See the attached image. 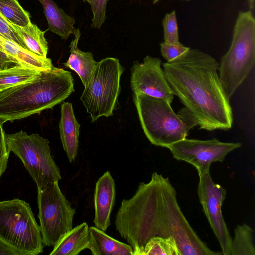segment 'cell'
<instances>
[{"instance_id":"obj_14","label":"cell","mask_w":255,"mask_h":255,"mask_svg":"<svg viewBox=\"0 0 255 255\" xmlns=\"http://www.w3.org/2000/svg\"><path fill=\"white\" fill-rule=\"evenodd\" d=\"M60 139L70 162L75 159L78 149L80 125L76 120L72 104L63 102L59 122Z\"/></svg>"},{"instance_id":"obj_5","label":"cell","mask_w":255,"mask_h":255,"mask_svg":"<svg viewBox=\"0 0 255 255\" xmlns=\"http://www.w3.org/2000/svg\"><path fill=\"white\" fill-rule=\"evenodd\" d=\"M255 61V19L250 10L240 11L231 46L218 67L219 79L229 100L249 74Z\"/></svg>"},{"instance_id":"obj_4","label":"cell","mask_w":255,"mask_h":255,"mask_svg":"<svg viewBox=\"0 0 255 255\" xmlns=\"http://www.w3.org/2000/svg\"><path fill=\"white\" fill-rule=\"evenodd\" d=\"M133 100L144 134L155 146L168 148L186 138L188 131L198 125L185 107L175 113L167 101L143 93H133Z\"/></svg>"},{"instance_id":"obj_28","label":"cell","mask_w":255,"mask_h":255,"mask_svg":"<svg viewBox=\"0 0 255 255\" xmlns=\"http://www.w3.org/2000/svg\"><path fill=\"white\" fill-rule=\"evenodd\" d=\"M3 124L0 121V180L7 168L10 153L7 145Z\"/></svg>"},{"instance_id":"obj_3","label":"cell","mask_w":255,"mask_h":255,"mask_svg":"<svg viewBox=\"0 0 255 255\" xmlns=\"http://www.w3.org/2000/svg\"><path fill=\"white\" fill-rule=\"evenodd\" d=\"M74 91L71 72L53 66L33 79L0 91V121L12 122L51 109Z\"/></svg>"},{"instance_id":"obj_25","label":"cell","mask_w":255,"mask_h":255,"mask_svg":"<svg viewBox=\"0 0 255 255\" xmlns=\"http://www.w3.org/2000/svg\"><path fill=\"white\" fill-rule=\"evenodd\" d=\"M165 42L180 44L176 12L173 11L165 15L162 20Z\"/></svg>"},{"instance_id":"obj_31","label":"cell","mask_w":255,"mask_h":255,"mask_svg":"<svg viewBox=\"0 0 255 255\" xmlns=\"http://www.w3.org/2000/svg\"><path fill=\"white\" fill-rule=\"evenodd\" d=\"M0 255H18L12 248L0 240Z\"/></svg>"},{"instance_id":"obj_7","label":"cell","mask_w":255,"mask_h":255,"mask_svg":"<svg viewBox=\"0 0 255 255\" xmlns=\"http://www.w3.org/2000/svg\"><path fill=\"white\" fill-rule=\"evenodd\" d=\"M124 70L115 58L107 57L98 62L80 97L92 122L102 116L113 115L118 105Z\"/></svg>"},{"instance_id":"obj_8","label":"cell","mask_w":255,"mask_h":255,"mask_svg":"<svg viewBox=\"0 0 255 255\" xmlns=\"http://www.w3.org/2000/svg\"><path fill=\"white\" fill-rule=\"evenodd\" d=\"M9 150L22 162L37 189L61 179L60 170L52 155L48 139L37 133L27 134L21 130L5 135Z\"/></svg>"},{"instance_id":"obj_29","label":"cell","mask_w":255,"mask_h":255,"mask_svg":"<svg viewBox=\"0 0 255 255\" xmlns=\"http://www.w3.org/2000/svg\"><path fill=\"white\" fill-rule=\"evenodd\" d=\"M0 34L25 49L24 43L11 26L0 15ZM27 50V49H26Z\"/></svg>"},{"instance_id":"obj_19","label":"cell","mask_w":255,"mask_h":255,"mask_svg":"<svg viewBox=\"0 0 255 255\" xmlns=\"http://www.w3.org/2000/svg\"><path fill=\"white\" fill-rule=\"evenodd\" d=\"M0 40L6 53L20 66L39 71L50 69L54 66L51 59L37 55L0 34Z\"/></svg>"},{"instance_id":"obj_13","label":"cell","mask_w":255,"mask_h":255,"mask_svg":"<svg viewBox=\"0 0 255 255\" xmlns=\"http://www.w3.org/2000/svg\"><path fill=\"white\" fill-rule=\"evenodd\" d=\"M116 188L109 171L105 172L96 183L94 194L95 226L106 231L111 224L110 216L115 203Z\"/></svg>"},{"instance_id":"obj_17","label":"cell","mask_w":255,"mask_h":255,"mask_svg":"<svg viewBox=\"0 0 255 255\" xmlns=\"http://www.w3.org/2000/svg\"><path fill=\"white\" fill-rule=\"evenodd\" d=\"M90 243L88 249L94 255H133L129 244L121 242L107 235L95 226L89 227Z\"/></svg>"},{"instance_id":"obj_33","label":"cell","mask_w":255,"mask_h":255,"mask_svg":"<svg viewBox=\"0 0 255 255\" xmlns=\"http://www.w3.org/2000/svg\"><path fill=\"white\" fill-rule=\"evenodd\" d=\"M160 0H153V4H156Z\"/></svg>"},{"instance_id":"obj_10","label":"cell","mask_w":255,"mask_h":255,"mask_svg":"<svg viewBox=\"0 0 255 255\" xmlns=\"http://www.w3.org/2000/svg\"><path fill=\"white\" fill-rule=\"evenodd\" d=\"M241 146L239 142H223L215 138L206 140L185 138L168 148L175 159L192 165L199 174L209 171L213 162H223L229 152Z\"/></svg>"},{"instance_id":"obj_16","label":"cell","mask_w":255,"mask_h":255,"mask_svg":"<svg viewBox=\"0 0 255 255\" xmlns=\"http://www.w3.org/2000/svg\"><path fill=\"white\" fill-rule=\"evenodd\" d=\"M73 34L74 38L69 45L70 56L64 65L74 71L85 86L90 79L98 62L94 60L91 52H84L79 49L78 44L81 36L79 28L75 29Z\"/></svg>"},{"instance_id":"obj_30","label":"cell","mask_w":255,"mask_h":255,"mask_svg":"<svg viewBox=\"0 0 255 255\" xmlns=\"http://www.w3.org/2000/svg\"><path fill=\"white\" fill-rule=\"evenodd\" d=\"M19 65L16 61L6 53L0 40V70H4Z\"/></svg>"},{"instance_id":"obj_12","label":"cell","mask_w":255,"mask_h":255,"mask_svg":"<svg viewBox=\"0 0 255 255\" xmlns=\"http://www.w3.org/2000/svg\"><path fill=\"white\" fill-rule=\"evenodd\" d=\"M162 61L149 55L142 63L133 62L131 68L130 87L134 94L143 93L172 102L174 94L161 68Z\"/></svg>"},{"instance_id":"obj_15","label":"cell","mask_w":255,"mask_h":255,"mask_svg":"<svg viewBox=\"0 0 255 255\" xmlns=\"http://www.w3.org/2000/svg\"><path fill=\"white\" fill-rule=\"evenodd\" d=\"M90 233L87 223L73 228L65 234L53 246L50 255H78L82 251L88 249Z\"/></svg>"},{"instance_id":"obj_6","label":"cell","mask_w":255,"mask_h":255,"mask_svg":"<svg viewBox=\"0 0 255 255\" xmlns=\"http://www.w3.org/2000/svg\"><path fill=\"white\" fill-rule=\"evenodd\" d=\"M0 240L18 255L43 252L40 226L29 203L18 198L0 201Z\"/></svg>"},{"instance_id":"obj_9","label":"cell","mask_w":255,"mask_h":255,"mask_svg":"<svg viewBox=\"0 0 255 255\" xmlns=\"http://www.w3.org/2000/svg\"><path fill=\"white\" fill-rule=\"evenodd\" d=\"M38 217L43 244L54 246L73 228L76 213L61 191L58 182L37 189Z\"/></svg>"},{"instance_id":"obj_27","label":"cell","mask_w":255,"mask_h":255,"mask_svg":"<svg viewBox=\"0 0 255 255\" xmlns=\"http://www.w3.org/2000/svg\"><path fill=\"white\" fill-rule=\"evenodd\" d=\"M160 45L161 55L167 62H170L176 59L190 49L182 43L172 44L163 42Z\"/></svg>"},{"instance_id":"obj_1","label":"cell","mask_w":255,"mask_h":255,"mask_svg":"<svg viewBox=\"0 0 255 255\" xmlns=\"http://www.w3.org/2000/svg\"><path fill=\"white\" fill-rule=\"evenodd\" d=\"M117 231L140 255L152 238L172 237L180 255H221L211 250L193 230L182 212L176 191L168 178L154 172L140 182L135 194L123 199L116 215Z\"/></svg>"},{"instance_id":"obj_21","label":"cell","mask_w":255,"mask_h":255,"mask_svg":"<svg viewBox=\"0 0 255 255\" xmlns=\"http://www.w3.org/2000/svg\"><path fill=\"white\" fill-rule=\"evenodd\" d=\"M253 230L247 224L238 225L234 230L230 255H255Z\"/></svg>"},{"instance_id":"obj_32","label":"cell","mask_w":255,"mask_h":255,"mask_svg":"<svg viewBox=\"0 0 255 255\" xmlns=\"http://www.w3.org/2000/svg\"><path fill=\"white\" fill-rule=\"evenodd\" d=\"M250 10L254 8L255 0H247Z\"/></svg>"},{"instance_id":"obj_26","label":"cell","mask_w":255,"mask_h":255,"mask_svg":"<svg viewBox=\"0 0 255 255\" xmlns=\"http://www.w3.org/2000/svg\"><path fill=\"white\" fill-rule=\"evenodd\" d=\"M90 5L93 17L91 27L99 29L104 23L106 19V6L108 0H82Z\"/></svg>"},{"instance_id":"obj_2","label":"cell","mask_w":255,"mask_h":255,"mask_svg":"<svg viewBox=\"0 0 255 255\" xmlns=\"http://www.w3.org/2000/svg\"><path fill=\"white\" fill-rule=\"evenodd\" d=\"M219 64L205 52L190 48L162 64L174 95L193 115L200 129L229 130L233 116L217 73Z\"/></svg>"},{"instance_id":"obj_11","label":"cell","mask_w":255,"mask_h":255,"mask_svg":"<svg viewBox=\"0 0 255 255\" xmlns=\"http://www.w3.org/2000/svg\"><path fill=\"white\" fill-rule=\"evenodd\" d=\"M198 195L204 212L222 249V254L230 255L232 238L221 210L227 192L212 180L209 171L199 174Z\"/></svg>"},{"instance_id":"obj_22","label":"cell","mask_w":255,"mask_h":255,"mask_svg":"<svg viewBox=\"0 0 255 255\" xmlns=\"http://www.w3.org/2000/svg\"><path fill=\"white\" fill-rule=\"evenodd\" d=\"M39 71L21 66L0 70V91L27 82L35 78Z\"/></svg>"},{"instance_id":"obj_34","label":"cell","mask_w":255,"mask_h":255,"mask_svg":"<svg viewBox=\"0 0 255 255\" xmlns=\"http://www.w3.org/2000/svg\"><path fill=\"white\" fill-rule=\"evenodd\" d=\"M180 0L189 1V0Z\"/></svg>"},{"instance_id":"obj_20","label":"cell","mask_w":255,"mask_h":255,"mask_svg":"<svg viewBox=\"0 0 255 255\" xmlns=\"http://www.w3.org/2000/svg\"><path fill=\"white\" fill-rule=\"evenodd\" d=\"M9 24L21 38L27 50L37 55L47 57L48 46L44 36L46 31L41 30L32 23L25 27Z\"/></svg>"},{"instance_id":"obj_18","label":"cell","mask_w":255,"mask_h":255,"mask_svg":"<svg viewBox=\"0 0 255 255\" xmlns=\"http://www.w3.org/2000/svg\"><path fill=\"white\" fill-rule=\"evenodd\" d=\"M42 4L48 24V30L66 40L73 34L75 20L52 0H38Z\"/></svg>"},{"instance_id":"obj_23","label":"cell","mask_w":255,"mask_h":255,"mask_svg":"<svg viewBox=\"0 0 255 255\" xmlns=\"http://www.w3.org/2000/svg\"><path fill=\"white\" fill-rule=\"evenodd\" d=\"M0 15L9 23L25 27L31 23L29 12L17 0H0Z\"/></svg>"},{"instance_id":"obj_24","label":"cell","mask_w":255,"mask_h":255,"mask_svg":"<svg viewBox=\"0 0 255 255\" xmlns=\"http://www.w3.org/2000/svg\"><path fill=\"white\" fill-rule=\"evenodd\" d=\"M140 255H180L175 239L155 237L145 245Z\"/></svg>"}]
</instances>
